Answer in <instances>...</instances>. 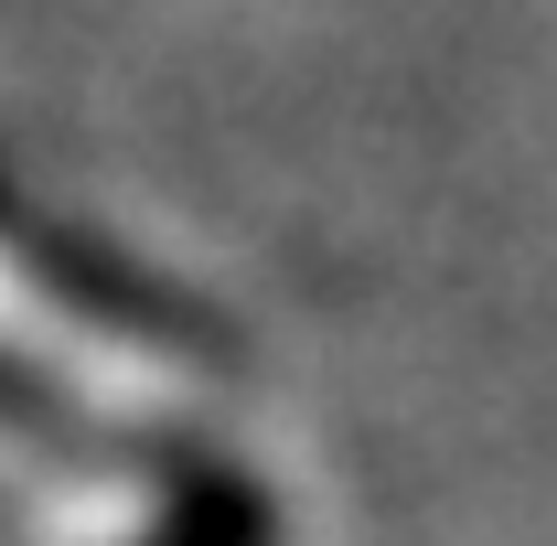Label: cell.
Instances as JSON below:
<instances>
[{
    "label": "cell",
    "mask_w": 557,
    "mask_h": 546,
    "mask_svg": "<svg viewBox=\"0 0 557 546\" xmlns=\"http://www.w3.org/2000/svg\"><path fill=\"white\" fill-rule=\"evenodd\" d=\"M139 546H269V493H247V482H205V493H183Z\"/></svg>",
    "instance_id": "1"
},
{
    "label": "cell",
    "mask_w": 557,
    "mask_h": 546,
    "mask_svg": "<svg viewBox=\"0 0 557 546\" xmlns=\"http://www.w3.org/2000/svg\"><path fill=\"white\" fill-rule=\"evenodd\" d=\"M0 418H22V429H65V408H54L33 375H11V364H0Z\"/></svg>",
    "instance_id": "2"
}]
</instances>
